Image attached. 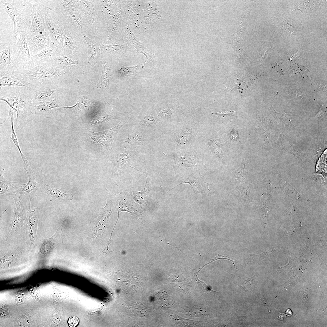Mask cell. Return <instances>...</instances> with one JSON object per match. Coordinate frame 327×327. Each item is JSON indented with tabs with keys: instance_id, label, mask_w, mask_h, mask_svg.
Segmentation results:
<instances>
[{
	"instance_id": "15",
	"label": "cell",
	"mask_w": 327,
	"mask_h": 327,
	"mask_svg": "<svg viewBox=\"0 0 327 327\" xmlns=\"http://www.w3.org/2000/svg\"><path fill=\"white\" fill-rule=\"evenodd\" d=\"M129 112L120 113L114 111L112 105L105 102L102 107L96 112L91 120V124L97 125L107 122L113 119L121 120L126 117Z\"/></svg>"
},
{
	"instance_id": "2",
	"label": "cell",
	"mask_w": 327,
	"mask_h": 327,
	"mask_svg": "<svg viewBox=\"0 0 327 327\" xmlns=\"http://www.w3.org/2000/svg\"><path fill=\"white\" fill-rule=\"evenodd\" d=\"M47 12L59 21L65 29L88 37L85 23L78 7L77 0H44Z\"/></svg>"
},
{
	"instance_id": "12",
	"label": "cell",
	"mask_w": 327,
	"mask_h": 327,
	"mask_svg": "<svg viewBox=\"0 0 327 327\" xmlns=\"http://www.w3.org/2000/svg\"><path fill=\"white\" fill-rule=\"evenodd\" d=\"M137 153L126 148H119L108 158L112 163V176L117 179H121L126 169L132 168L134 163V158Z\"/></svg>"
},
{
	"instance_id": "7",
	"label": "cell",
	"mask_w": 327,
	"mask_h": 327,
	"mask_svg": "<svg viewBox=\"0 0 327 327\" xmlns=\"http://www.w3.org/2000/svg\"><path fill=\"white\" fill-rule=\"evenodd\" d=\"M67 73L58 67L35 65L32 68L20 72L21 77L28 83L37 87L52 83L56 78Z\"/></svg>"
},
{
	"instance_id": "13",
	"label": "cell",
	"mask_w": 327,
	"mask_h": 327,
	"mask_svg": "<svg viewBox=\"0 0 327 327\" xmlns=\"http://www.w3.org/2000/svg\"><path fill=\"white\" fill-rule=\"evenodd\" d=\"M27 41L31 56L42 51L56 46L45 31L30 33L27 35Z\"/></svg>"
},
{
	"instance_id": "18",
	"label": "cell",
	"mask_w": 327,
	"mask_h": 327,
	"mask_svg": "<svg viewBox=\"0 0 327 327\" xmlns=\"http://www.w3.org/2000/svg\"><path fill=\"white\" fill-rule=\"evenodd\" d=\"M60 91L58 88L54 87L53 83L36 86L35 91L32 97V104L50 101L59 96L58 94Z\"/></svg>"
},
{
	"instance_id": "1",
	"label": "cell",
	"mask_w": 327,
	"mask_h": 327,
	"mask_svg": "<svg viewBox=\"0 0 327 327\" xmlns=\"http://www.w3.org/2000/svg\"><path fill=\"white\" fill-rule=\"evenodd\" d=\"M202 125L183 122L167 126L157 139L164 150L171 152L187 149L197 144Z\"/></svg>"
},
{
	"instance_id": "6",
	"label": "cell",
	"mask_w": 327,
	"mask_h": 327,
	"mask_svg": "<svg viewBox=\"0 0 327 327\" xmlns=\"http://www.w3.org/2000/svg\"><path fill=\"white\" fill-rule=\"evenodd\" d=\"M77 1L89 38H99L102 33L103 21L99 0Z\"/></svg>"
},
{
	"instance_id": "17",
	"label": "cell",
	"mask_w": 327,
	"mask_h": 327,
	"mask_svg": "<svg viewBox=\"0 0 327 327\" xmlns=\"http://www.w3.org/2000/svg\"><path fill=\"white\" fill-rule=\"evenodd\" d=\"M63 49L57 46L42 51L32 56L35 65L52 67L55 60L63 53Z\"/></svg>"
},
{
	"instance_id": "8",
	"label": "cell",
	"mask_w": 327,
	"mask_h": 327,
	"mask_svg": "<svg viewBox=\"0 0 327 327\" xmlns=\"http://www.w3.org/2000/svg\"><path fill=\"white\" fill-rule=\"evenodd\" d=\"M128 123L141 132L157 139L167 127L156 113L150 111L139 113Z\"/></svg>"
},
{
	"instance_id": "32",
	"label": "cell",
	"mask_w": 327,
	"mask_h": 327,
	"mask_svg": "<svg viewBox=\"0 0 327 327\" xmlns=\"http://www.w3.org/2000/svg\"><path fill=\"white\" fill-rule=\"evenodd\" d=\"M142 64L134 66H123L119 70V72L122 76L133 75Z\"/></svg>"
},
{
	"instance_id": "3",
	"label": "cell",
	"mask_w": 327,
	"mask_h": 327,
	"mask_svg": "<svg viewBox=\"0 0 327 327\" xmlns=\"http://www.w3.org/2000/svg\"><path fill=\"white\" fill-rule=\"evenodd\" d=\"M5 9L12 19L13 25L12 35L16 37L20 33H30L31 0H0Z\"/></svg>"
},
{
	"instance_id": "22",
	"label": "cell",
	"mask_w": 327,
	"mask_h": 327,
	"mask_svg": "<svg viewBox=\"0 0 327 327\" xmlns=\"http://www.w3.org/2000/svg\"><path fill=\"white\" fill-rule=\"evenodd\" d=\"M63 226L59 228L55 233L49 238L43 241L40 251L43 254H47L62 244L64 236L61 233Z\"/></svg>"
},
{
	"instance_id": "30",
	"label": "cell",
	"mask_w": 327,
	"mask_h": 327,
	"mask_svg": "<svg viewBox=\"0 0 327 327\" xmlns=\"http://www.w3.org/2000/svg\"><path fill=\"white\" fill-rule=\"evenodd\" d=\"M100 49L101 54L106 52L119 53L124 49L123 45L102 43L100 44Z\"/></svg>"
},
{
	"instance_id": "25",
	"label": "cell",
	"mask_w": 327,
	"mask_h": 327,
	"mask_svg": "<svg viewBox=\"0 0 327 327\" xmlns=\"http://www.w3.org/2000/svg\"><path fill=\"white\" fill-rule=\"evenodd\" d=\"M52 67L61 68L67 73V71H73L74 69H81L79 61L72 60L63 53L56 58Z\"/></svg>"
},
{
	"instance_id": "21",
	"label": "cell",
	"mask_w": 327,
	"mask_h": 327,
	"mask_svg": "<svg viewBox=\"0 0 327 327\" xmlns=\"http://www.w3.org/2000/svg\"><path fill=\"white\" fill-rule=\"evenodd\" d=\"M119 195V202L117 209L118 214V217L113 231L118 221L119 213L121 212L127 211L130 213L133 216L137 209V205L133 198L132 189L127 190L123 192H121Z\"/></svg>"
},
{
	"instance_id": "10",
	"label": "cell",
	"mask_w": 327,
	"mask_h": 327,
	"mask_svg": "<svg viewBox=\"0 0 327 327\" xmlns=\"http://www.w3.org/2000/svg\"><path fill=\"white\" fill-rule=\"evenodd\" d=\"M17 37L12 35L10 38L0 43V74L20 76V72L14 61L13 46Z\"/></svg>"
},
{
	"instance_id": "5",
	"label": "cell",
	"mask_w": 327,
	"mask_h": 327,
	"mask_svg": "<svg viewBox=\"0 0 327 327\" xmlns=\"http://www.w3.org/2000/svg\"><path fill=\"white\" fill-rule=\"evenodd\" d=\"M118 133L119 148H126L137 153L150 149L157 139L141 132L130 123L124 125Z\"/></svg>"
},
{
	"instance_id": "23",
	"label": "cell",
	"mask_w": 327,
	"mask_h": 327,
	"mask_svg": "<svg viewBox=\"0 0 327 327\" xmlns=\"http://www.w3.org/2000/svg\"><path fill=\"white\" fill-rule=\"evenodd\" d=\"M75 33L66 29L64 32L63 54L69 58L76 54L79 50L78 45L74 38Z\"/></svg>"
},
{
	"instance_id": "11",
	"label": "cell",
	"mask_w": 327,
	"mask_h": 327,
	"mask_svg": "<svg viewBox=\"0 0 327 327\" xmlns=\"http://www.w3.org/2000/svg\"><path fill=\"white\" fill-rule=\"evenodd\" d=\"M27 35L25 33H20L18 41L14 44L13 46L14 60L20 72L31 69L35 65L30 54L27 41Z\"/></svg>"
},
{
	"instance_id": "28",
	"label": "cell",
	"mask_w": 327,
	"mask_h": 327,
	"mask_svg": "<svg viewBox=\"0 0 327 327\" xmlns=\"http://www.w3.org/2000/svg\"><path fill=\"white\" fill-rule=\"evenodd\" d=\"M45 186L48 193L59 200H72L73 195L68 191L46 185H45Z\"/></svg>"
},
{
	"instance_id": "33",
	"label": "cell",
	"mask_w": 327,
	"mask_h": 327,
	"mask_svg": "<svg viewBox=\"0 0 327 327\" xmlns=\"http://www.w3.org/2000/svg\"><path fill=\"white\" fill-rule=\"evenodd\" d=\"M238 276L239 279L240 283L243 289L246 291L249 290L253 285L255 276H254L249 278L244 279L240 278Z\"/></svg>"
},
{
	"instance_id": "24",
	"label": "cell",
	"mask_w": 327,
	"mask_h": 327,
	"mask_svg": "<svg viewBox=\"0 0 327 327\" xmlns=\"http://www.w3.org/2000/svg\"><path fill=\"white\" fill-rule=\"evenodd\" d=\"M83 36L88 47V63L91 66H93L97 63V58L101 54L100 44L89 38L84 34H83Z\"/></svg>"
},
{
	"instance_id": "9",
	"label": "cell",
	"mask_w": 327,
	"mask_h": 327,
	"mask_svg": "<svg viewBox=\"0 0 327 327\" xmlns=\"http://www.w3.org/2000/svg\"><path fill=\"white\" fill-rule=\"evenodd\" d=\"M129 121L127 117L113 128L97 132H90L88 136L91 141L108 157L113 152L112 144L122 127Z\"/></svg>"
},
{
	"instance_id": "19",
	"label": "cell",
	"mask_w": 327,
	"mask_h": 327,
	"mask_svg": "<svg viewBox=\"0 0 327 327\" xmlns=\"http://www.w3.org/2000/svg\"><path fill=\"white\" fill-rule=\"evenodd\" d=\"M64 102V97L59 96L49 101L32 104L31 108L34 109L35 114L48 118L52 109L61 107Z\"/></svg>"
},
{
	"instance_id": "34",
	"label": "cell",
	"mask_w": 327,
	"mask_h": 327,
	"mask_svg": "<svg viewBox=\"0 0 327 327\" xmlns=\"http://www.w3.org/2000/svg\"><path fill=\"white\" fill-rule=\"evenodd\" d=\"M226 259L229 260L231 261L234 264V266L235 269H238V268H237V263L236 262H235V261L232 258H231L230 257H229L226 256H222V255H220L218 254V255L216 256V257H215V258H214V259H211V262H210L207 263V264H205V265H204L202 267V268L198 272H196L195 273H196L197 274H198V273H199V272L205 266H206L208 264L212 263V262H213V261H215V260H217L219 259Z\"/></svg>"
},
{
	"instance_id": "27",
	"label": "cell",
	"mask_w": 327,
	"mask_h": 327,
	"mask_svg": "<svg viewBox=\"0 0 327 327\" xmlns=\"http://www.w3.org/2000/svg\"><path fill=\"white\" fill-rule=\"evenodd\" d=\"M112 71L106 63L103 64V69L101 78L94 89L103 88L105 90L109 88V82L112 74Z\"/></svg>"
},
{
	"instance_id": "31",
	"label": "cell",
	"mask_w": 327,
	"mask_h": 327,
	"mask_svg": "<svg viewBox=\"0 0 327 327\" xmlns=\"http://www.w3.org/2000/svg\"><path fill=\"white\" fill-rule=\"evenodd\" d=\"M194 274L195 279L197 282L198 287L200 290L206 293L212 292L219 296V293L218 292L212 290L207 286L204 282L200 280L198 278L197 274L195 273H194Z\"/></svg>"
},
{
	"instance_id": "20",
	"label": "cell",
	"mask_w": 327,
	"mask_h": 327,
	"mask_svg": "<svg viewBox=\"0 0 327 327\" xmlns=\"http://www.w3.org/2000/svg\"><path fill=\"white\" fill-rule=\"evenodd\" d=\"M78 90L79 94V99L76 104L71 107H60L57 110L64 111H68L77 113L86 114L89 113L94 108L95 106L94 102L91 101L86 96H84L78 86Z\"/></svg>"
},
{
	"instance_id": "4",
	"label": "cell",
	"mask_w": 327,
	"mask_h": 327,
	"mask_svg": "<svg viewBox=\"0 0 327 327\" xmlns=\"http://www.w3.org/2000/svg\"><path fill=\"white\" fill-rule=\"evenodd\" d=\"M35 88L36 86L33 85L29 87H18L16 89L18 93L17 96L0 97L1 100L6 103L11 108L16 111V122L19 125H27L35 115L31 111V99Z\"/></svg>"
},
{
	"instance_id": "26",
	"label": "cell",
	"mask_w": 327,
	"mask_h": 327,
	"mask_svg": "<svg viewBox=\"0 0 327 327\" xmlns=\"http://www.w3.org/2000/svg\"><path fill=\"white\" fill-rule=\"evenodd\" d=\"M32 85L23 79L20 76L0 74V88L6 86L27 88Z\"/></svg>"
},
{
	"instance_id": "14",
	"label": "cell",
	"mask_w": 327,
	"mask_h": 327,
	"mask_svg": "<svg viewBox=\"0 0 327 327\" xmlns=\"http://www.w3.org/2000/svg\"><path fill=\"white\" fill-rule=\"evenodd\" d=\"M31 2L32 10L31 16L30 33L45 31L47 7L44 4V0H31Z\"/></svg>"
},
{
	"instance_id": "36",
	"label": "cell",
	"mask_w": 327,
	"mask_h": 327,
	"mask_svg": "<svg viewBox=\"0 0 327 327\" xmlns=\"http://www.w3.org/2000/svg\"><path fill=\"white\" fill-rule=\"evenodd\" d=\"M79 322V320L78 318L75 316H73L69 318L68 323L70 326L74 327L78 324Z\"/></svg>"
},
{
	"instance_id": "16",
	"label": "cell",
	"mask_w": 327,
	"mask_h": 327,
	"mask_svg": "<svg viewBox=\"0 0 327 327\" xmlns=\"http://www.w3.org/2000/svg\"><path fill=\"white\" fill-rule=\"evenodd\" d=\"M46 29L56 46L63 49V33L65 28L57 19L48 14L45 16Z\"/></svg>"
},
{
	"instance_id": "29",
	"label": "cell",
	"mask_w": 327,
	"mask_h": 327,
	"mask_svg": "<svg viewBox=\"0 0 327 327\" xmlns=\"http://www.w3.org/2000/svg\"><path fill=\"white\" fill-rule=\"evenodd\" d=\"M128 32L129 33L131 37V40L133 42H132L133 44H136V45L134 46L137 51L145 55L149 61H152L151 56L152 54L151 53L150 51L147 50L146 48L144 47L139 40H137V39L135 37L131 31L128 29Z\"/></svg>"
},
{
	"instance_id": "35",
	"label": "cell",
	"mask_w": 327,
	"mask_h": 327,
	"mask_svg": "<svg viewBox=\"0 0 327 327\" xmlns=\"http://www.w3.org/2000/svg\"><path fill=\"white\" fill-rule=\"evenodd\" d=\"M271 253L269 251L263 253L259 255L251 254L249 260V262H253L255 261L257 259H263L266 256H268L269 254Z\"/></svg>"
},
{
	"instance_id": "37",
	"label": "cell",
	"mask_w": 327,
	"mask_h": 327,
	"mask_svg": "<svg viewBox=\"0 0 327 327\" xmlns=\"http://www.w3.org/2000/svg\"><path fill=\"white\" fill-rule=\"evenodd\" d=\"M234 111H220L216 112L213 113L212 114L216 115H223L230 114L233 112Z\"/></svg>"
}]
</instances>
